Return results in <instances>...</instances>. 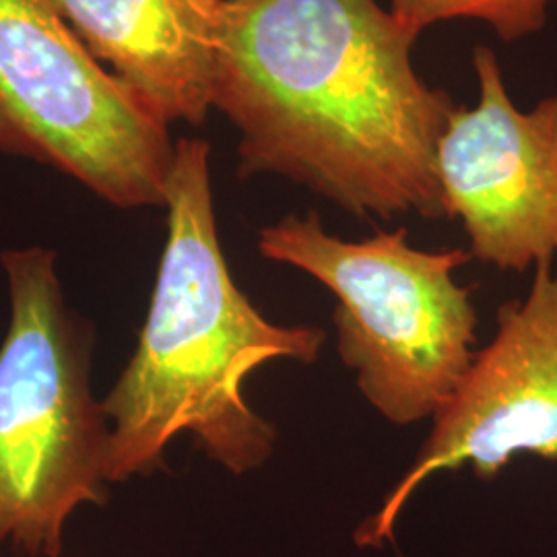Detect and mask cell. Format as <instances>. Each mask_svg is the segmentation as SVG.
<instances>
[{"instance_id": "9c48e42d", "label": "cell", "mask_w": 557, "mask_h": 557, "mask_svg": "<svg viewBox=\"0 0 557 557\" xmlns=\"http://www.w3.org/2000/svg\"><path fill=\"white\" fill-rule=\"evenodd\" d=\"M552 0H391L393 17L419 36L440 21L487 23L504 41H517L543 29Z\"/></svg>"}, {"instance_id": "277c9868", "label": "cell", "mask_w": 557, "mask_h": 557, "mask_svg": "<svg viewBox=\"0 0 557 557\" xmlns=\"http://www.w3.org/2000/svg\"><path fill=\"white\" fill-rule=\"evenodd\" d=\"M257 246L337 298L338 356L382 418L409 425L438 416L475 359L478 310L455 278L467 250H421L405 227L347 242L317 213L262 227Z\"/></svg>"}, {"instance_id": "ba28073f", "label": "cell", "mask_w": 557, "mask_h": 557, "mask_svg": "<svg viewBox=\"0 0 557 557\" xmlns=\"http://www.w3.org/2000/svg\"><path fill=\"white\" fill-rule=\"evenodd\" d=\"M85 50L165 124L213 108L223 0H52Z\"/></svg>"}, {"instance_id": "52a82bcc", "label": "cell", "mask_w": 557, "mask_h": 557, "mask_svg": "<svg viewBox=\"0 0 557 557\" xmlns=\"http://www.w3.org/2000/svg\"><path fill=\"white\" fill-rule=\"evenodd\" d=\"M473 66L478 106L457 108L438 143L446 220H460L481 262L557 275V96L522 112L494 50L478 46Z\"/></svg>"}, {"instance_id": "8992f818", "label": "cell", "mask_w": 557, "mask_h": 557, "mask_svg": "<svg viewBox=\"0 0 557 557\" xmlns=\"http://www.w3.org/2000/svg\"><path fill=\"white\" fill-rule=\"evenodd\" d=\"M518 455L557 460V275L549 264L535 267L527 298L499 308L492 343L475 354L359 543L391 537L407 499L440 471L471 465L478 478L494 479Z\"/></svg>"}, {"instance_id": "3957f363", "label": "cell", "mask_w": 557, "mask_h": 557, "mask_svg": "<svg viewBox=\"0 0 557 557\" xmlns=\"http://www.w3.org/2000/svg\"><path fill=\"white\" fill-rule=\"evenodd\" d=\"M0 262L11 319L0 345V545L59 557L69 518L106 498L110 423L91 393V333L66 299L57 252Z\"/></svg>"}, {"instance_id": "7a4b0ae2", "label": "cell", "mask_w": 557, "mask_h": 557, "mask_svg": "<svg viewBox=\"0 0 557 557\" xmlns=\"http://www.w3.org/2000/svg\"><path fill=\"white\" fill-rule=\"evenodd\" d=\"M209 158L207 140L176 143L149 312L133 358L101 400L110 483L160 469L180 434L230 473L267 465L277 430L250 407L244 382L273 359L310 366L326 341L317 326L264 319L236 285L221 248Z\"/></svg>"}, {"instance_id": "5b68a950", "label": "cell", "mask_w": 557, "mask_h": 557, "mask_svg": "<svg viewBox=\"0 0 557 557\" xmlns=\"http://www.w3.org/2000/svg\"><path fill=\"white\" fill-rule=\"evenodd\" d=\"M0 153L50 165L119 209H143L165 207L176 143L52 0H0Z\"/></svg>"}, {"instance_id": "6da1fadb", "label": "cell", "mask_w": 557, "mask_h": 557, "mask_svg": "<svg viewBox=\"0 0 557 557\" xmlns=\"http://www.w3.org/2000/svg\"><path fill=\"white\" fill-rule=\"evenodd\" d=\"M418 36L376 0H223L213 108L238 176L298 182L356 218H446L438 143L457 110Z\"/></svg>"}]
</instances>
